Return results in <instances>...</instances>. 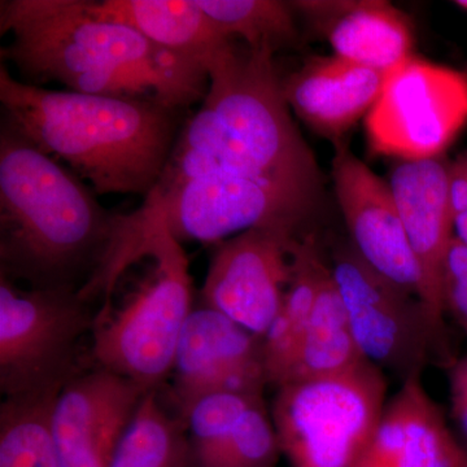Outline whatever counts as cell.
Instances as JSON below:
<instances>
[{
	"label": "cell",
	"mask_w": 467,
	"mask_h": 467,
	"mask_svg": "<svg viewBox=\"0 0 467 467\" xmlns=\"http://www.w3.org/2000/svg\"><path fill=\"white\" fill-rule=\"evenodd\" d=\"M66 165L0 121V276L32 288L109 299L124 272L137 216L104 208Z\"/></svg>",
	"instance_id": "1"
},
{
	"label": "cell",
	"mask_w": 467,
	"mask_h": 467,
	"mask_svg": "<svg viewBox=\"0 0 467 467\" xmlns=\"http://www.w3.org/2000/svg\"><path fill=\"white\" fill-rule=\"evenodd\" d=\"M2 61L33 86L155 99L183 110L204 99L207 69L121 24L92 16L85 0H2ZM7 66V67H8Z\"/></svg>",
	"instance_id": "2"
},
{
	"label": "cell",
	"mask_w": 467,
	"mask_h": 467,
	"mask_svg": "<svg viewBox=\"0 0 467 467\" xmlns=\"http://www.w3.org/2000/svg\"><path fill=\"white\" fill-rule=\"evenodd\" d=\"M2 119L34 146L88 181L98 195L152 192L189 110L143 98L57 91L0 67Z\"/></svg>",
	"instance_id": "3"
},
{
	"label": "cell",
	"mask_w": 467,
	"mask_h": 467,
	"mask_svg": "<svg viewBox=\"0 0 467 467\" xmlns=\"http://www.w3.org/2000/svg\"><path fill=\"white\" fill-rule=\"evenodd\" d=\"M275 52L233 39L208 61L209 86L177 142L207 155L208 173L284 196L315 218L324 180L292 119Z\"/></svg>",
	"instance_id": "4"
},
{
	"label": "cell",
	"mask_w": 467,
	"mask_h": 467,
	"mask_svg": "<svg viewBox=\"0 0 467 467\" xmlns=\"http://www.w3.org/2000/svg\"><path fill=\"white\" fill-rule=\"evenodd\" d=\"M149 256V275L124 299L101 304L92 324L95 368L158 391L174 367L192 308V278L182 247L161 223L144 229L137 263Z\"/></svg>",
	"instance_id": "5"
},
{
	"label": "cell",
	"mask_w": 467,
	"mask_h": 467,
	"mask_svg": "<svg viewBox=\"0 0 467 467\" xmlns=\"http://www.w3.org/2000/svg\"><path fill=\"white\" fill-rule=\"evenodd\" d=\"M382 368L362 361L339 376L284 384L272 418L291 467H352L386 408Z\"/></svg>",
	"instance_id": "6"
},
{
	"label": "cell",
	"mask_w": 467,
	"mask_h": 467,
	"mask_svg": "<svg viewBox=\"0 0 467 467\" xmlns=\"http://www.w3.org/2000/svg\"><path fill=\"white\" fill-rule=\"evenodd\" d=\"M92 303L70 288H32L0 276V392L58 395L75 378L78 344L92 330Z\"/></svg>",
	"instance_id": "7"
},
{
	"label": "cell",
	"mask_w": 467,
	"mask_h": 467,
	"mask_svg": "<svg viewBox=\"0 0 467 467\" xmlns=\"http://www.w3.org/2000/svg\"><path fill=\"white\" fill-rule=\"evenodd\" d=\"M362 356L402 382L427 365H453L445 325L425 301L368 265L352 247H337L330 265Z\"/></svg>",
	"instance_id": "8"
},
{
	"label": "cell",
	"mask_w": 467,
	"mask_h": 467,
	"mask_svg": "<svg viewBox=\"0 0 467 467\" xmlns=\"http://www.w3.org/2000/svg\"><path fill=\"white\" fill-rule=\"evenodd\" d=\"M138 211L142 230L161 223L180 243L213 245L252 229L301 239L313 220L284 196L223 174L159 180Z\"/></svg>",
	"instance_id": "9"
},
{
	"label": "cell",
	"mask_w": 467,
	"mask_h": 467,
	"mask_svg": "<svg viewBox=\"0 0 467 467\" xmlns=\"http://www.w3.org/2000/svg\"><path fill=\"white\" fill-rule=\"evenodd\" d=\"M467 122V76L411 55L365 117L368 149L401 161L442 156Z\"/></svg>",
	"instance_id": "10"
},
{
	"label": "cell",
	"mask_w": 467,
	"mask_h": 467,
	"mask_svg": "<svg viewBox=\"0 0 467 467\" xmlns=\"http://www.w3.org/2000/svg\"><path fill=\"white\" fill-rule=\"evenodd\" d=\"M297 241L275 230L252 229L218 243L202 288L204 306L264 339L290 285Z\"/></svg>",
	"instance_id": "11"
},
{
	"label": "cell",
	"mask_w": 467,
	"mask_h": 467,
	"mask_svg": "<svg viewBox=\"0 0 467 467\" xmlns=\"http://www.w3.org/2000/svg\"><path fill=\"white\" fill-rule=\"evenodd\" d=\"M173 374V400L183 418L213 393L263 395L267 383L264 339L217 310L202 306L187 318Z\"/></svg>",
	"instance_id": "12"
},
{
	"label": "cell",
	"mask_w": 467,
	"mask_h": 467,
	"mask_svg": "<svg viewBox=\"0 0 467 467\" xmlns=\"http://www.w3.org/2000/svg\"><path fill=\"white\" fill-rule=\"evenodd\" d=\"M334 146L335 195L352 247L368 266L427 306L425 276L409 244L389 182L356 158L346 144Z\"/></svg>",
	"instance_id": "13"
},
{
	"label": "cell",
	"mask_w": 467,
	"mask_h": 467,
	"mask_svg": "<svg viewBox=\"0 0 467 467\" xmlns=\"http://www.w3.org/2000/svg\"><path fill=\"white\" fill-rule=\"evenodd\" d=\"M146 391L112 371L78 373L61 389L51 431L63 467H109Z\"/></svg>",
	"instance_id": "14"
},
{
	"label": "cell",
	"mask_w": 467,
	"mask_h": 467,
	"mask_svg": "<svg viewBox=\"0 0 467 467\" xmlns=\"http://www.w3.org/2000/svg\"><path fill=\"white\" fill-rule=\"evenodd\" d=\"M451 162L439 158L399 161L389 174V186L400 214L409 244L425 276L427 306L445 325L442 297L445 259L454 238L448 202Z\"/></svg>",
	"instance_id": "15"
},
{
	"label": "cell",
	"mask_w": 467,
	"mask_h": 467,
	"mask_svg": "<svg viewBox=\"0 0 467 467\" xmlns=\"http://www.w3.org/2000/svg\"><path fill=\"white\" fill-rule=\"evenodd\" d=\"M386 76L337 55L310 57L281 78L282 94L304 124L337 144L373 109Z\"/></svg>",
	"instance_id": "16"
},
{
	"label": "cell",
	"mask_w": 467,
	"mask_h": 467,
	"mask_svg": "<svg viewBox=\"0 0 467 467\" xmlns=\"http://www.w3.org/2000/svg\"><path fill=\"white\" fill-rule=\"evenodd\" d=\"M313 26L337 57L389 73L410 57L413 27L407 15L383 0L333 2Z\"/></svg>",
	"instance_id": "17"
},
{
	"label": "cell",
	"mask_w": 467,
	"mask_h": 467,
	"mask_svg": "<svg viewBox=\"0 0 467 467\" xmlns=\"http://www.w3.org/2000/svg\"><path fill=\"white\" fill-rule=\"evenodd\" d=\"M92 16L121 24L153 45L198 61H208L233 39L221 34L196 0H85Z\"/></svg>",
	"instance_id": "18"
},
{
	"label": "cell",
	"mask_w": 467,
	"mask_h": 467,
	"mask_svg": "<svg viewBox=\"0 0 467 467\" xmlns=\"http://www.w3.org/2000/svg\"><path fill=\"white\" fill-rule=\"evenodd\" d=\"M327 266L310 234L295 243L291 282L281 310L264 337L267 383L275 389L284 383L299 352Z\"/></svg>",
	"instance_id": "19"
},
{
	"label": "cell",
	"mask_w": 467,
	"mask_h": 467,
	"mask_svg": "<svg viewBox=\"0 0 467 467\" xmlns=\"http://www.w3.org/2000/svg\"><path fill=\"white\" fill-rule=\"evenodd\" d=\"M365 359L353 337L342 295L327 266L299 352L281 386L339 376Z\"/></svg>",
	"instance_id": "20"
},
{
	"label": "cell",
	"mask_w": 467,
	"mask_h": 467,
	"mask_svg": "<svg viewBox=\"0 0 467 467\" xmlns=\"http://www.w3.org/2000/svg\"><path fill=\"white\" fill-rule=\"evenodd\" d=\"M395 398L404 422L401 467H467V453L427 393L422 374L405 379Z\"/></svg>",
	"instance_id": "21"
},
{
	"label": "cell",
	"mask_w": 467,
	"mask_h": 467,
	"mask_svg": "<svg viewBox=\"0 0 467 467\" xmlns=\"http://www.w3.org/2000/svg\"><path fill=\"white\" fill-rule=\"evenodd\" d=\"M186 425L169 416L158 391L144 395L109 467H192Z\"/></svg>",
	"instance_id": "22"
},
{
	"label": "cell",
	"mask_w": 467,
	"mask_h": 467,
	"mask_svg": "<svg viewBox=\"0 0 467 467\" xmlns=\"http://www.w3.org/2000/svg\"><path fill=\"white\" fill-rule=\"evenodd\" d=\"M227 39H241L254 50L273 52L296 45L299 39L290 2L279 0H196Z\"/></svg>",
	"instance_id": "23"
},
{
	"label": "cell",
	"mask_w": 467,
	"mask_h": 467,
	"mask_svg": "<svg viewBox=\"0 0 467 467\" xmlns=\"http://www.w3.org/2000/svg\"><path fill=\"white\" fill-rule=\"evenodd\" d=\"M57 396L3 399L0 467H63L51 431Z\"/></svg>",
	"instance_id": "24"
},
{
	"label": "cell",
	"mask_w": 467,
	"mask_h": 467,
	"mask_svg": "<svg viewBox=\"0 0 467 467\" xmlns=\"http://www.w3.org/2000/svg\"><path fill=\"white\" fill-rule=\"evenodd\" d=\"M273 418L265 401L257 402L204 453L193 457L195 467H275L279 454Z\"/></svg>",
	"instance_id": "25"
},
{
	"label": "cell",
	"mask_w": 467,
	"mask_h": 467,
	"mask_svg": "<svg viewBox=\"0 0 467 467\" xmlns=\"http://www.w3.org/2000/svg\"><path fill=\"white\" fill-rule=\"evenodd\" d=\"M263 395L213 393L196 401L183 418L193 457L204 453L223 439L248 409L263 401Z\"/></svg>",
	"instance_id": "26"
},
{
	"label": "cell",
	"mask_w": 467,
	"mask_h": 467,
	"mask_svg": "<svg viewBox=\"0 0 467 467\" xmlns=\"http://www.w3.org/2000/svg\"><path fill=\"white\" fill-rule=\"evenodd\" d=\"M442 297L445 310L453 316L467 337V245L456 236L451 239L445 259Z\"/></svg>",
	"instance_id": "27"
},
{
	"label": "cell",
	"mask_w": 467,
	"mask_h": 467,
	"mask_svg": "<svg viewBox=\"0 0 467 467\" xmlns=\"http://www.w3.org/2000/svg\"><path fill=\"white\" fill-rule=\"evenodd\" d=\"M451 414L467 434V358L450 368Z\"/></svg>",
	"instance_id": "28"
},
{
	"label": "cell",
	"mask_w": 467,
	"mask_h": 467,
	"mask_svg": "<svg viewBox=\"0 0 467 467\" xmlns=\"http://www.w3.org/2000/svg\"><path fill=\"white\" fill-rule=\"evenodd\" d=\"M448 202L453 220L467 212V171L460 159L451 164Z\"/></svg>",
	"instance_id": "29"
},
{
	"label": "cell",
	"mask_w": 467,
	"mask_h": 467,
	"mask_svg": "<svg viewBox=\"0 0 467 467\" xmlns=\"http://www.w3.org/2000/svg\"><path fill=\"white\" fill-rule=\"evenodd\" d=\"M454 236L467 245V212L453 220Z\"/></svg>",
	"instance_id": "30"
},
{
	"label": "cell",
	"mask_w": 467,
	"mask_h": 467,
	"mask_svg": "<svg viewBox=\"0 0 467 467\" xmlns=\"http://www.w3.org/2000/svg\"><path fill=\"white\" fill-rule=\"evenodd\" d=\"M352 467H393V466H387V465H380V463L376 462V461L368 459V457L365 456H359L358 460H356V462L353 463Z\"/></svg>",
	"instance_id": "31"
},
{
	"label": "cell",
	"mask_w": 467,
	"mask_h": 467,
	"mask_svg": "<svg viewBox=\"0 0 467 467\" xmlns=\"http://www.w3.org/2000/svg\"><path fill=\"white\" fill-rule=\"evenodd\" d=\"M460 160L461 161H462V164L465 165L467 171V153H465V155L461 156Z\"/></svg>",
	"instance_id": "32"
},
{
	"label": "cell",
	"mask_w": 467,
	"mask_h": 467,
	"mask_svg": "<svg viewBox=\"0 0 467 467\" xmlns=\"http://www.w3.org/2000/svg\"><path fill=\"white\" fill-rule=\"evenodd\" d=\"M466 76H467V70H466Z\"/></svg>",
	"instance_id": "33"
}]
</instances>
